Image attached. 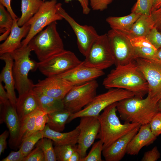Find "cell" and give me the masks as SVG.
<instances>
[{"mask_svg":"<svg viewBox=\"0 0 161 161\" xmlns=\"http://www.w3.org/2000/svg\"><path fill=\"white\" fill-rule=\"evenodd\" d=\"M103 85L107 89L127 90L141 98L148 92V83L138 69L134 60L126 65L116 66L104 79Z\"/></svg>","mask_w":161,"mask_h":161,"instance_id":"1","label":"cell"},{"mask_svg":"<svg viewBox=\"0 0 161 161\" xmlns=\"http://www.w3.org/2000/svg\"><path fill=\"white\" fill-rule=\"evenodd\" d=\"M157 103L148 95L145 98L134 96L117 102V108L121 119L125 122L141 125L149 123L158 112Z\"/></svg>","mask_w":161,"mask_h":161,"instance_id":"2","label":"cell"},{"mask_svg":"<svg viewBox=\"0 0 161 161\" xmlns=\"http://www.w3.org/2000/svg\"><path fill=\"white\" fill-rule=\"evenodd\" d=\"M117 102L108 106L97 117L100 127L97 138L103 143V148L109 146L117 139L136 127L141 126L137 123H121L117 116Z\"/></svg>","mask_w":161,"mask_h":161,"instance_id":"3","label":"cell"},{"mask_svg":"<svg viewBox=\"0 0 161 161\" xmlns=\"http://www.w3.org/2000/svg\"><path fill=\"white\" fill-rule=\"evenodd\" d=\"M32 51L27 45L22 46L10 53L13 60V68L15 88L20 95L33 89L34 84L28 77L30 71L38 69V62L31 59L30 56Z\"/></svg>","mask_w":161,"mask_h":161,"instance_id":"4","label":"cell"},{"mask_svg":"<svg viewBox=\"0 0 161 161\" xmlns=\"http://www.w3.org/2000/svg\"><path fill=\"white\" fill-rule=\"evenodd\" d=\"M57 25L56 21L52 23L35 36L27 45L34 52L39 62L65 49Z\"/></svg>","mask_w":161,"mask_h":161,"instance_id":"5","label":"cell"},{"mask_svg":"<svg viewBox=\"0 0 161 161\" xmlns=\"http://www.w3.org/2000/svg\"><path fill=\"white\" fill-rule=\"evenodd\" d=\"M134 96L132 92L124 89L117 88L109 89L106 92L96 95L80 111L72 114L67 123L82 117H98L102 110L110 105Z\"/></svg>","mask_w":161,"mask_h":161,"instance_id":"6","label":"cell"},{"mask_svg":"<svg viewBox=\"0 0 161 161\" xmlns=\"http://www.w3.org/2000/svg\"><path fill=\"white\" fill-rule=\"evenodd\" d=\"M57 0L43 2L39 10L26 24L30 26L29 31L21 42L22 46L27 45L30 40L45 27L63 19L58 13Z\"/></svg>","mask_w":161,"mask_h":161,"instance_id":"7","label":"cell"},{"mask_svg":"<svg viewBox=\"0 0 161 161\" xmlns=\"http://www.w3.org/2000/svg\"><path fill=\"white\" fill-rule=\"evenodd\" d=\"M98 86L95 80L74 86L63 99L64 108L72 114L80 111L97 95Z\"/></svg>","mask_w":161,"mask_h":161,"instance_id":"8","label":"cell"},{"mask_svg":"<svg viewBox=\"0 0 161 161\" xmlns=\"http://www.w3.org/2000/svg\"><path fill=\"white\" fill-rule=\"evenodd\" d=\"M83 61L88 66L102 70L115 64L107 33L99 35Z\"/></svg>","mask_w":161,"mask_h":161,"instance_id":"9","label":"cell"},{"mask_svg":"<svg viewBox=\"0 0 161 161\" xmlns=\"http://www.w3.org/2000/svg\"><path fill=\"white\" fill-rule=\"evenodd\" d=\"M82 62L74 53L64 49L44 61L39 62L38 69L47 77L57 76L72 69Z\"/></svg>","mask_w":161,"mask_h":161,"instance_id":"10","label":"cell"},{"mask_svg":"<svg viewBox=\"0 0 161 161\" xmlns=\"http://www.w3.org/2000/svg\"><path fill=\"white\" fill-rule=\"evenodd\" d=\"M56 7L58 13L72 28L77 38L79 50L85 57L99 35L93 26L81 25L76 22L63 8L61 3H57Z\"/></svg>","mask_w":161,"mask_h":161,"instance_id":"11","label":"cell"},{"mask_svg":"<svg viewBox=\"0 0 161 161\" xmlns=\"http://www.w3.org/2000/svg\"><path fill=\"white\" fill-rule=\"evenodd\" d=\"M107 34L116 66L126 65L135 60L134 48L125 33L111 29Z\"/></svg>","mask_w":161,"mask_h":161,"instance_id":"12","label":"cell"},{"mask_svg":"<svg viewBox=\"0 0 161 161\" xmlns=\"http://www.w3.org/2000/svg\"><path fill=\"white\" fill-rule=\"evenodd\" d=\"M134 61L148 83V95L157 102V97L161 91V61L140 58Z\"/></svg>","mask_w":161,"mask_h":161,"instance_id":"13","label":"cell"},{"mask_svg":"<svg viewBox=\"0 0 161 161\" xmlns=\"http://www.w3.org/2000/svg\"><path fill=\"white\" fill-rule=\"evenodd\" d=\"M80 118V123L78 126L80 132L77 143V151L80 154L81 159L87 155V151L97 138L100 125L97 117L84 116Z\"/></svg>","mask_w":161,"mask_h":161,"instance_id":"14","label":"cell"},{"mask_svg":"<svg viewBox=\"0 0 161 161\" xmlns=\"http://www.w3.org/2000/svg\"><path fill=\"white\" fill-rule=\"evenodd\" d=\"M74 86L58 76L47 77L38 80L34 85L33 89L38 91L50 97L63 99Z\"/></svg>","mask_w":161,"mask_h":161,"instance_id":"15","label":"cell"},{"mask_svg":"<svg viewBox=\"0 0 161 161\" xmlns=\"http://www.w3.org/2000/svg\"><path fill=\"white\" fill-rule=\"evenodd\" d=\"M104 74L103 70L88 66L82 61L74 68L57 76L75 86L95 80Z\"/></svg>","mask_w":161,"mask_h":161,"instance_id":"16","label":"cell"},{"mask_svg":"<svg viewBox=\"0 0 161 161\" xmlns=\"http://www.w3.org/2000/svg\"><path fill=\"white\" fill-rule=\"evenodd\" d=\"M141 126L133 129L108 147L103 148V155L106 161H119L126 153L128 145Z\"/></svg>","mask_w":161,"mask_h":161,"instance_id":"17","label":"cell"},{"mask_svg":"<svg viewBox=\"0 0 161 161\" xmlns=\"http://www.w3.org/2000/svg\"><path fill=\"white\" fill-rule=\"evenodd\" d=\"M18 19L13 20L9 35L0 45V56L11 53L22 46V39L27 35L30 26L26 23L21 27L19 26L17 23Z\"/></svg>","mask_w":161,"mask_h":161,"instance_id":"18","label":"cell"},{"mask_svg":"<svg viewBox=\"0 0 161 161\" xmlns=\"http://www.w3.org/2000/svg\"><path fill=\"white\" fill-rule=\"evenodd\" d=\"M0 58L5 63L0 74V81L4 83V87L7 92L9 100L16 107L17 98L15 92V82L13 71V60L10 53L0 55Z\"/></svg>","mask_w":161,"mask_h":161,"instance_id":"19","label":"cell"},{"mask_svg":"<svg viewBox=\"0 0 161 161\" xmlns=\"http://www.w3.org/2000/svg\"><path fill=\"white\" fill-rule=\"evenodd\" d=\"M2 106L0 122H4L9 130L10 144L15 146L19 135L20 121L18 115L16 107L10 101L1 104Z\"/></svg>","mask_w":161,"mask_h":161,"instance_id":"20","label":"cell"},{"mask_svg":"<svg viewBox=\"0 0 161 161\" xmlns=\"http://www.w3.org/2000/svg\"><path fill=\"white\" fill-rule=\"evenodd\" d=\"M156 138L151 130L149 123L141 125L129 142L126 153L131 155H137L143 147L152 143Z\"/></svg>","mask_w":161,"mask_h":161,"instance_id":"21","label":"cell"},{"mask_svg":"<svg viewBox=\"0 0 161 161\" xmlns=\"http://www.w3.org/2000/svg\"><path fill=\"white\" fill-rule=\"evenodd\" d=\"M40 108L41 107L38 97L33 89L18 95L16 109L20 122Z\"/></svg>","mask_w":161,"mask_h":161,"instance_id":"22","label":"cell"},{"mask_svg":"<svg viewBox=\"0 0 161 161\" xmlns=\"http://www.w3.org/2000/svg\"><path fill=\"white\" fill-rule=\"evenodd\" d=\"M42 131L44 137L51 139L55 145H75L78 143L80 131L78 126L69 132L61 133L51 129L47 124Z\"/></svg>","mask_w":161,"mask_h":161,"instance_id":"23","label":"cell"},{"mask_svg":"<svg viewBox=\"0 0 161 161\" xmlns=\"http://www.w3.org/2000/svg\"><path fill=\"white\" fill-rule=\"evenodd\" d=\"M141 15L131 12L130 14L123 16H109L106 18V21L112 29L126 33Z\"/></svg>","mask_w":161,"mask_h":161,"instance_id":"24","label":"cell"},{"mask_svg":"<svg viewBox=\"0 0 161 161\" xmlns=\"http://www.w3.org/2000/svg\"><path fill=\"white\" fill-rule=\"evenodd\" d=\"M21 15L17 24L21 27L27 22L39 10L44 1L42 0H21Z\"/></svg>","mask_w":161,"mask_h":161,"instance_id":"25","label":"cell"},{"mask_svg":"<svg viewBox=\"0 0 161 161\" xmlns=\"http://www.w3.org/2000/svg\"><path fill=\"white\" fill-rule=\"evenodd\" d=\"M72 113L64 109L62 110L48 114L47 124L51 129L59 132H62Z\"/></svg>","mask_w":161,"mask_h":161,"instance_id":"26","label":"cell"},{"mask_svg":"<svg viewBox=\"0 0 161 161\" xmlns=\"http://www.w3.org/2000/svg\"><path fill=\"white\" fill-rule=\"evenodd\" d=\"M33 90L38 97L41 109L47 114L64 109L63 99L54 98L38 91Z\"/></svg>","mask_w":161,"mask_h":161,"instance_id":"27","label":"cell"},{"mask_svg":"<svg viewBox=\"0 0 161 161\" xmlns=\"http://www.w3.org/2000/svg\"><path fill=\"white\" fill-rule=\"evenodd\" d=\"M152 28L150 15H142L133 24L130 30L125 33L132 37L145 36Z\"/></svg>","mask_w":161,"mask_h":161,"instance_id":"28","label":"cell"},{"mask_svg":"<svg viewBox=\"0 0 161 161\" xmlns=\"http://www.w3.org/2000/svg\"><path fill=\"white\" fill-rule=\"evenodd\" d=\"M40 108L27 116L20 122V131L16 146L20 147L24 140L33 133L36 115Z\"/></svg>","mask_w":161,"mask_h":161,"instance_id":"29","label":"cell"},{"mask_svg":"<svg viewBox=\"0 0 161 161\" xmlns=\"http://www.w3.org/2000/svg\"><path fill=\"white\" fill-rule=\"evenodd\" d=\"M43 137L42 131H39L32 134L24 140L20 146L19 149L24 157L32 150L34 146Z\"/></svg>","mask_w":161,"mask_h":161,"instance_id":"30","label":"cell"},{"mask_svg":"<svg viewBox=\"0 0 161 161\" xmlns=\"http://www.w3.org/2000/svg\"><path fill=\"white\" fill-rule=\"evenodd\" d=\"M43 151L45 156V161H57L53 141L51 139L43 137L35 145Z\"/></svg>","mask_w":161,"mask_h":161,"instance_id":"31","label":"cell"},{"mask_svg":"<svg viewBox=\"0 0 161 161\" xmlns=\"http://www.w3.org/2000/svg\"><path fill=\"white\" fill-rule=\"evenodd\" d=\"M54 148L57 161H68L73 152L77 150V145H55Z\"/></svg>","mask_w":161,"mask_h":161,"instance_id":"32","label":"cell"},{"mask_svg":"<svg viewBox=\"0 0 161 161\" xmlns=\"http://www.w3.org/2000/svg\"><path fill=\"white\" fill-rule=\"evenodd\" d=\"M154 0H137L131 12L148 16L153 11Z\"/></svg>","mask_w":161,"mask_h":161,"instance_id":"33","label":"cell"},{"mask_svg":"<svg viewBox=\"0 0 161 161\" xmlns=\"http://www.w3.org/2000/svg\"><path fill=\"white\" fill-rule=\"evenodd\" d=\"M0 4V32L4 33L6 31L10 32L13 19L10 13Z\"/></svg>","mask_w":161,"mask_h":161,"instance_id":"34","label":"cell"},{"mask_svg":"<svg viewBox=\"0 0 161 161\" xmlns=\"http://www.w3.org/2000/svg\"><path fill=\"white\" fill-rule=\"evenodd\" d=\"M103 148V143L100 140L94 143L88 153L80 161H102L101 154Z\"/></svg>","mask_w":161,"mask_h":161,"instance_id":"35","label":"cell"},{"mask_svg":"<svg viewBox=\"0 0 161 161\" xmlns=\"http://www.w3.org/2000/svg\"><path fill=\"white\" fill-rule=\"evenodd\" d=\"M48 120V114L41 108H40L36 115L33 133L38 131H42L47 124Z\"/></svg>","mask_w":161,"mask_h":161,"instance_id":"36","label":"cell"},{"mask_svg":"<svg viewBox=\"0 0 161 161\" xmlns=\"http://www.w3.org/2000/svg\"><path fill=\"white\" fill-rule=\"evenodd\" d=\"M136 58L154 59L157 52L156 49L149 47H134Z\"/></svg>","mask_w":161,"mask_h":161,"instance_id":"37","label":"cell"},{"mask_svg":"<svg viewBox=\"0 0 161 161\" xmlns=\"http://www.w3.org/2000/svg\"><path fill=\"white\" fill-rule=\"evenodd\" d=\"M145 37L157 49L161 47V33L156 28L151 29Z\"/></svg>","mask_w":161,"mask_h":161,"instance_id":"38","label":"cell"},{"mask_svg":"<svg viewBox=\"0 0 161 161\" xmlns=\"http://www.w3.org/2000/svg\"><path fill=\"white\" fill-rule=\"evenodd\" d=\"M149 124L151 131L156 137L161 134V112H157L153 117Z\"/></svg>","mask_w":161,"mask_h":161,"instance_id":"39","label":"cell"},{"mask_svg":"<svg viewBox=\"0 0 161 161\" xmlns=\"http://www.w3.org/2000/svg\"><path fill=\"white\" fill-rule=\"evenodd\" d=\"M126 34L129 39L131 45L134 47H149L155 48L145 36L132 37Z\"/></svg>","mask_w":161,"mask_h":161,"instance_id":"40","label":"cell"},{"mask_svg":"<svg viewBox=\"0 0 161 161\" xmlns=\"http://www.w3.org/2000/svg\"><path fill=\"white\" fill-rule=\"evenodd\" d=\"M23 161H45L44 155L42 150L36 146L35 148L24 158Z\"/></svg>","mask_w":161,"mask_h":161,"instance_id":"41","label":"cell"},{"mask_svg":"<svg viewBox=\"0 0 161 161\" xmlns=\"http://www.w3.org/2000/svg\"><path fill=\"white\" fill-rule=\"evenodd\" d=\"M114 0H89L92 10L103 11L106 9L108 5Z\"/></svg>","mask_w":161,"mask_h":161,"instance_id":"42","label":"cell"},{"mask_svg":"<svg viewBox=\"0 0 161 161\" xmlns=\"http://www.w3.org/2000/svg\"><path fill=\"white\" fill-rule=\"evenodd\" d=\"M150 15L153 27L161 33V7L153 11Z\"/></svg>","mask_w":161,"mask_h":161,"instance_id":"43","label":"cell"},{"mask_svg":"<svg viewBox=\"0 0 161 161\" xmlns=\"http://www.w3.org/2000/svg\"><path fill=\"white\" fill-rule=\"evenodd\" d=\"M160 154L157 146L145 153L142 161H156L160 157Z\"/></svg>","mask_w":161,"mask_h":161,"instance_id":"44","label":"cell"},{"mask_svg":"<svg viewBox=\"0 0 161 161\" xmlns=\"http://www.w3.org/2000/svg\"><path fill=\"white\" fill-rule=\"evenodd\" d=\"M24 156L20 149L18 151H11L6 157L1 161H23Z\"/></svg>","mask_w":161,"mask_h":161,"instance_id":"45","label":"cell"},{"mask_svg":"<svg viewBox=\"0 0 161 161\" xmlns=\"http://www.w3.org/2000/svg\"><path fill=\"white\" fill-rule=\"evenodd\" d=\"M9 132L5 131L0 135V155L4 152L7 147L6 140L8 136Z\"/></svg>","mask_w":161,"mask_h":161,"instance_id":"46","label":"cell"},{"mask_svg":"<svg viewBox=\"0 0 161 161\" xmlns=\"http://www.w3.org/2000/svg\"><path fill=\"white\" fill-rule=\"evenodd\" d=\"M73 0H64V2L66 3H68ZM78 1L82 7V12L83 14L85 15L88 14L91 9L89 7V0H76Z\"/></svg>","mask_w":161,"mask_h":161,"instance_id":"47","label":"cell"},{"mask_svg":"<svg viewBox=\"0 0 161 161\" xmlns=\"http://www.w3.org/2000/svg\"><path fill=\"white\" fill-rule=\"evenodd\" d=\"M11 0H0V4L6 8L13 20H16L18 18L17 16L12 9L11 6Z\"/></svg>","mask_w":161,"mask_h":161,"instance_id":"48","label":"cell"},{"mask_svg":"<svg viewBox=\"0 0 161 161\" xmlns=\"http://www.w3.org/2000/svg\"><path fill=\"white\" fill-rule=\"evenodd\" d=\"M2 82L0 81V104H3L9 101L7 91L4 89Z\"/></svg>","mask_w":161,"mask_h":161,"instance_id":"49","label":"cell"},{"mask_svg":"<svg viewBox=\"0 0 161 161\" xmlns=\"http://www.w3.org/2000/svg\"><path fill=\"white\" fill-rule=\"evenodd\" d=\"M80 157L77 150L73 152L68 161H80Z\"/></svg>","mask_w":161,"mask_h":161,"instance_id":"50","label":"cell"},{"mask_svg":"<svg viewBox=\"0 0 161 161\" xmlns=\"http://www.w3.org/2000/svg\"><path fill=\"white\" fill-rule=\"evenodd\" d=\"M161 7V0H154L153 11Z\"/></svg>","mask_w":161,"mask_h":161,"instance_id":"51","label":"cell"},{"mask_svg":"<svg viewBox=\"0 0 161 161\" xmlns=\"http://www.w3.org/2000/svg\"><path fill=\"white\" fill-rule=\"evenodd\" d=\"M154 59H156L161 61V47L157 50Z\"/></svg>","mask_w":161,"mask_h":161,"instance_id":"52","label":"cell"},{"mask_svg":"<svg viewBox=\"0 0 161 161\" xmlns=\"http://www.w3.org/2000/svg\"><path fill=\"white\" fill-rule=\"evenodd\" d=\"M156 107L158 112H161V98L157 102Z\"/></svg>","mask_w":161,"mask_h":161,"instance_id":"53","label":"cell"},{"mask_svg":"<svg viewBox=\"0 0 161 161\" xmlns=\"http://www.w3.org/2000/svg\"><path fill=\"white\" fill-rule=\"evenodd\" d=\"M161 98V91L160 92V93H159V94L158 95L157 97V99L158 100V101Z\"/></svg>","mask_w":161,"mask_h":161,"instance_id":"54","label":"cell"},{"mask_svg":"<svg viewBox=\"0 0 161 161\" xmlns=\"http://www.w3.org/2000/svg\"><path fill=\"white\" fill-rule=\"evenodd\" d=\"M43 1H46V0H42Z\"/></svg>","mask_w":161,"mask_h":161,"instance_id":"55","label":"cell"}]
</instances>
